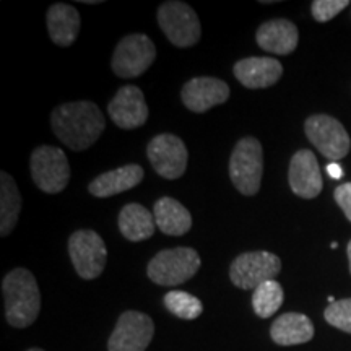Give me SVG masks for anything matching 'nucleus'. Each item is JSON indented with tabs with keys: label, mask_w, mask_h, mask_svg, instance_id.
Listing matches in <instances>:
<instances>
[{
	"label": "nucleus",
	"mask_w": 351,
	"mask_h": 351,
	"mask_svg": "<svg viewBox=\"0 0 351 351\" xmlns=\"http://www.w3.org/2000/svg\"><path fill=\"white\" fill-rule=\"evenodd\" d=\"M51 125L65 147L82 152L101 137L106 129V119L95 103L75 101L56 108L51 114Z\"/></svg>",
	"instance_id": "f257e3e1"
},
{
	"label": "nucleus",
	"mask_w": 351,
	"mask_h": 351,
	"mask_svg": "<svg viewBox=\"0 0 351 351\" xmlns=\"http://www.w3.org/2000/svg\"><path fill=\"white\" fill-rule=\"evenodd\" d=\"M5 319L12 327L25 328L34 324L41 311V293L29 270L13 269L2 282Z\"/></svg>",
	"instance_id": "f03ea898"
},
{
	"label": "nucleus",
	"mask_w": 351,
	"mask_h": 351,
	"mask_svg": "<svg viewBox=\"0 0 351 351\" xmlns=\"http://www.w3.org/2000/svg\"><path fill=\"white\" fill-rule=\"evenodd\" d=\"M202 265L200 256L192 247L165 249L152 258L147 274L160 287H178L191 280Z\"/></svg>",
	"instance_id": "7ed1b4c3"
},
{
	"label": "nucleus",
	"mask_w": 351,
	"mask_h": 351,
	"mask_svg": "<svg viewBox=\"0 0 351 351\" xmlns=\"http://www.w3.org/2000/svg\"><path fill=\"white\" fill-rule=\"evenodd\" d=\"M263 176V150L256 137H244L236 143L230 158V178L243 195H256Z\"/></svg>",
	"instance_id": "20e7f679"
},
{
	"label": "nucleus",
	"mask_w": 351,
	"mask_h": 351,
	"mask_svg": "<svg viewBox=\"0 0 351 351\" xmlns=\"http://www.w3.org/2000/svg\"><path fill=\"white\" fill-rule=\"evenodd\" d=\"M33 182L46 194H59L70 181V165L65 153L57 147L43 145L32 153L29 160Z\"/></svg>",
	"instance_id": "39448f33"
},
{
	"label": "nucleus",
	"mask_w": 351,
	"mask_h": 351,
	"mask_svg": "<svg viewBox=\"0 0 351 351\" xmlns=\"http://www.w3.org/2000/svg\"><path fill=\"white\" fill-rule=\"evenodd\" d=\"M158 23L176 47H192L200 41V20L187 3L178 0L161 3L158 8Z\"/></svg>",
	"instance_id": "423d86ee"
},
{
	"label": "nucleus",
	"mask_w": 351,
	"mask_h": 351,
	"mask_svg": "<svg viewBox=\"0 0 351 351\" xmlns=\"http://www.w3.org/2000/svg\"><path fill=\"white\" fill-rule=\"evenodd\" d=\"M156 47L147 34L134 33L122 38L112 54V70L119 78H137L152 67Z\"/></svg>",
	"instance_id": "0eeeda50"
},
{
	"label": "nucleus",
	"mask_w": 351,
	"mask_h": 351,
	"mask_svg": "<svg viewBox=\"0 0 351 351\" xmlns=\"http://www.w3.org/2000/svg\"><path fill=\"white\" fill-rule=\"evenodd\" d=\"M282 271V261L267 251L244 252L232 261L230 278L241 289H256L262 283L275 280Z\"/></svg>",
	"instance_id": "6e6552de"
},
{
	"label": "nucleus",
	"mask_w": 351,
	"mask_h": 351,
	"mask_svg": "<svg viewBox=\"0 0 351 351\" xmlns=\"http://www.w3.org/2000/svg\"><path fill=\"white\" fill-rule=\"evenodd\" d=\"M70 261L83 280H95L103 274L108 262L106 244L93 230L75 231L69 239Z\"/></svg>",
	"instance_id": "1a4fd4ad"
},
{
	"label": "nucleus",
	"mask_w": 351,
	"mask_h": 351,
	"mask_svg": "<svg viewBox=\"0 0 351 351\" xmlns=\"http://www.w3.org/2000/svg\"><path fill=\"white\" fill-rule=\"evenodd\" d=\"M309 142L328 160L337 161L348 155L351 142L348 132L335 117L327 114H314L304 124Z\"/></svg>",
	"instance_id": "9d476101"
},
{
	"label": "nucleus",
	"mask_w": 351,
	"mask_h": 351,
	"mask_svg": "<svg viewBox=\"0 0 351 351\" xmlns=\"http://www.w3.org/2000/svg\"><path fill=\"white\" fill-rule=\"evenodd\" d=\"M155 335V324L150 315L138 311L121 314L109 337L108 351H145Z\"/></svg>",
	"instance_id": "9b49d317"
},
{
	"label": "nucleus",
	"mask_w": 351,
	"mask_h": 351,
	"mask_svg": "<svg viewBox=\"0 0 351 351\" xmlns=\"http://www.w3.org/2000/svg\"><path fill=\"white\" fill-rule=\"evenodd\" d=\"M148 160L161 178L179 179L187 168L189 153L186 143L173 134H161L148 143Z\"/></svg>",
	"instance_id": "f8f14e48"
},
{
	"label": "nucleus",
	"mask_w": 351,
	"mask_h": 351,
	"mask_svg": "<svg viewBox=\"0 0 351 351\" xmlns=\"http://www.w3.org/2000/svg\"><path fill=\"white\" fill-rule=\"evenodd\" d=\"M108 112L114 124L124 130L142 127L150 114L142 90L134 85H125L117 91L108 104Z\"/></svg>",
	"instance_id": "ddd939ff"
},
{
	"label": "nucleus",
	"mask_w": 351,
	"mask_h": 351,
	"mask_svg": "<svg viewBox=\"0 0 351 351\" xmlns=\"http://www.w3.org/2000/svg\"><path fill=\"white\" fill-rule=\"evenodd\" d=\"M184 106L192 112H207L230 98V86L215 77H197L189 80L181 91Z\"/></svg>",
	"instance_id": "4468645a"
},
{
	"label": "nucleus",
	"mask_w": 351,
	"mask_h": 351,
	"mask_svg": "<svg viewBox=\"0 0 351 351\" xmlns=\"http://www.w3.org/2000/svg\"><path fill=\"white\" fill-rule=\"evenodd\" d=\"M291 191L301 199H314L322 192L324 181L320 176L317 158L311 150H300L291 158L288 171Z\"/></svg>",
	"instance_id": "2eb2a0df"
},
{
	"label": "nucleus",
	"mask_w": 351,
	"mask_h": 351,
	"mask_svg": "<svg viewBox=\"0 0 351 351\" xmlns=\"http://www.w3.org/2000/svg\"><path fill=\"white\" fill-rule=\"evenodd\" d=\"M234 77L249 90L270 88L283 75V65L271 57H247L234 64Z\"/></svg>",
	"instance_id": "dca6fc26"
},
{
	"label": "nucleus",
	"mask_w": 351,
	"mask_h": 351,
	"mask_svg": "<svg viewBox=\"0 0 351 351\" xmlns=\"http://www.w3.org/2000/svg\"><path fill=\"white\" fill-rule=\"evenodd\" d=\"M256 41L261 49L270 52V54L287 56L298 47L300 33L293 21L276 19L258 26Z\"/></svg>",
	"instance_id": "f3484780"
},
{
	"label": "nucleus",
	"mask_w": 351,
	"mask_h": 351,
	"mask_svg": "<svg viewBox=\"0 0 351 351\" xmlns=\"http://www.w3.org/2000/svg\"><path fill=\"white\" fill-rule=\"evenodd\" d=\"M145 171L138 165H127L122 168L108 171V173L99 174L98 178L93 179L88 186L91 195L99 197H112L122 192L130 191V189L137 187L143 181Z\"/></svg>",
	"instance_id": "a211bd4d"
},
{
	"label": "nucleus",
	"mask_w": 351,
	"mask_h": 351,
	"mask_svg": "<svg viewBox=\"0 0 351 351\" xmlns=\"http://www.w3.org/2000/svg\"><path fill=\"white\" fill-rule=\"evenodd\" d=\"M49 36L56 46L67 47L75 43L80 33L82 19L75 7L69 3H54L46 15Z\"/></svg>",
	"instance_id": "6ab92c4d"
},
{
	"label": "nucleus",
	"mask_w": 351,
	"mask_h": 351,
	"mask_svg": "<svg viewBox=\"0 0 351 351\" xmlns=\"http://www.w3.org/2000/svg\"><path fill=\"white\" fill-rule=\"evenodd\" d=\"M270 337L276 345L293 346L307 343L314 337V324L307 315L298 313L282 314L271 324Z\"/></svg>",
	"instance_id": "aec40b11"
},
{
	"label": "nucleus",
	"mask_w": 351,
	"mask_h": 351,
	"mask_svg": "<svg viewBox=\"0 0 351 351\" xmlns=\"http://www.w3.org/2000/svg\"><path fill=\"white\" fill-rule=\"evenodd\" d=\"M156 228L168 236H182L191 231L192 215L181 202L171 197H163L153 208Z\"/></svg>",
	"instance_id": "412c9836"
},
{
	"label": "nucleus",
	"mask_w": 351,
	"mask_h": 351,
	"mask_svg": "<svg viewBox=\"0 0 351 351\" xmlns=\"http://www.w3.org/2000/svg\"><path fill=\"white\" fill-rule=\"evenodd\" d=\"M119 230L132 243L150 239L156 231L155 215L140 204H127L119 213Z\"/></svg>",
	"instance_id": "4be33fe9"
},
{
	"label": "nucleus",
	"mask_w": 351,
	"mask_h": 351,
	"mask_svg": "<svg viewBox=\"0 0 351 351\" xmlns=\"http://www.w3.org/2000/svg\"><path fill=\"white\" fill-rule=\"evenodd\" d=\"M21 210V197L10 174H0V234L5 238L16 226Z\"/></svg>",
	"instance_id": "5701e85b"
},
{
	"label": "nucleus",
	"mask_w": 351,
	"mask_h": 351,
	"mask_svg": "<svg viewBox=\"0 0 351 351\" xmlns=\"http://www.w3.org/2000/svg\"><path fill=\"white\" fill-rule=\"evenodd\" d=\"M283 300V288L276 280H270V282L262 283L261 287L254 289V313H256L261 319H269L280 309V307H282Z\"/></svg>",
	"instance_id": "b1692460"
},
{
	"label": "nucleus",
	"mask_w": 351,
	"mask_h": 351,
	"mask_svg": "<svg viewBox=\"0 0 351 351\" xmlns=\"http://www.w3.org/2000/svg\"><path fill=\"white\" fill-rule=\"evenodd\" d=\"M165 306L171 314L184 320H194L204 313V304L199 298L187 291H179V289L166 293Z\"/></svg>",
	"instance_id": "393cba45"
},
{
	"label": "nucleus",
	"mask_w": 351,
	"mask_h": 351,
	"mask_svg": "<svg viewBox=\"0 0 351 351\" xmlns=\"http://www.w3.org/2000/svg\"><path fill=\"white\" fill-rule=\"evenodd\" d=\"M324 317L332 327L339 328L341 332L351 333V298L328 304L326 313H324Z\"/></svg>",
	"instance_id": "a878e982"
},
{
	"label": "nucleus",
	"mask_w": 351,
	"mask_h": 351,
	"mask_svg": "<svg viewBox=\"0 0 351 351\" xmlns=\"http://www.w3.org/2000/svg\"><path fill=\"white\" fill-rule=\"evenodd\" d=\"M348 0H315L313 2V16L319 23H326L348 7Z\"/></svg>",
	"instance_id": "bb28decb"
},
{
	"label": "nucleus",
	"mask_w": 351,
	"mask_h": 351,
	"mask_svg": "<svg viewBox=\"0 0 351 351\" xmlns=\"http://www.w3.org/2000/svg\"><path fill=\"white\" fill-rule=\"evenodd\" d=\"M335 202L340 205V208L343 210L345 217L351 221V182L341 184L335 189Z\"/></svg>",
	"instance_id": "cd10ccee"
},
{
	"label": "nucleus",
	"mask_w": 351,
	"mask_h": 351,
	"mask_svg": "<svg viewBox=\"0 0 351 351\" xmlns=\"http://www.w3.org/2000/svg\"><path fill=\"white\" fill-rule=\"evenodd\" d=\"M327 173L332 179H340L343 176V168L339 163H330L327 166Z\"/></svg>",
	"instance_id": "c85d7f7f"
},
{
	"label": "nucleus",
	"mask_w": 351,
	"mask_h": 351,
	"mask_svg": "<svg viewBox=\"0 0 351 351\" xmlns=\"http://www.w3.org/2000/svg\"><path fill=\"white\" fill-rule=\"evenodd\" d=\"M346 252H348V262H350V271H351V241L348 244V249H346Z\"/></svg>",
	"instance_id": "c756f323"
},
{
	"label": "nucleus",
	"mask_w": 351,
	"mask_h": 351,
	"mask_svg": "<svg viewBox=\"0 0 351 351\" xmlns=\"http://www.w3.org/2000/svg\"><path fill=\"white\" fill-rule=\"evenodd\" d=\"M26 351H44L41 348H32V350H26Z\"/></svg>",
	"instance_id": "7c9ffc66"
}]
</instances>
